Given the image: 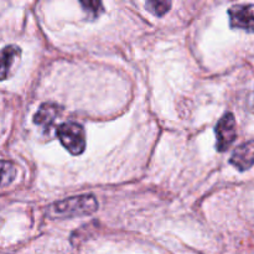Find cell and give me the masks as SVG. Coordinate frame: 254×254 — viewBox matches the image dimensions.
Returning a JSON list of instances; mask_svg holds the SVG:
<instances>
[{"label":"cell","instance_id":"cell-6","mask_svg":"<svg viewBox=\"0 0 254 254\" xmlns=\"http://www.w3.org/2000/svg\"><path fill=\"white\" fill-rule=\"evenodd\" d=\"M61 113V107L56 103H52V102H47L44 103L39 108L37 113L35 114L34 122L37 126L42 127L45 129L51 128L52 124L55 123L57 117Z\"/></svg>","mask_w":254,"mask_h":254},{"label":"cell","instance_id":"cell-10","mask_svg":"<svg viewBox=\"0 0 254 254\" xmlns=\"http://www.w3.org/2000/svg\"><path fill=\"white\" fill-rule=\"evenodd\" d=\"M81 5L83 6V9L86 10L87 12L91 14V16L97 17L99 16L101 12H103V5H102L101 1H81Z\"/></svg>","mask_w":254,"mask_h":254},{"label":"cell","instance_id":"cell-5","mask_svg":"<svg viewBox=\"0 0 254 254\" xmlns=\"http://www.w3.org/2000/svg\"><path fill=\"white\" fill-rule=\"evenodd\" d=\"M230 163L240 171L248 170L253 166V140H248L247 143L238 146L232 154Z\"/></svg>","mask_w":254,"mask_h":254},{"label":"cell","instance_id":"cell-2","mask_svg":"<svg viewBox=\"0 0 254 254\" xmlns=\"http://www.w3.org/2000/svg\"><path fill=\"white\" fill-rule=\"evenodd\" d=\"M56 134L62 145L72 155H79L86 149V134L81 124L74 123V122L62 123L57 128Z\"/></svg>","mask_w":254,"mask_h":254},{"label":"cell","instance_id":"cell-4","mask_svg":"<svg viewBox=\"0 0 254 254\" xmlns=\"http://www.w3.org/2000/svg\"><path fill=\"white\" fill-rule=\"evenodd\" d=\"M230 25L233 29L253 31V5H235L228 10Z\"/></svg>","mask_w":254,"mask_h":254},{"label":"cell","instance_id":"cell-7","mask_svg":"<svg viewBox=\"0 0 254 254\" xmlns=\"http://www.w3.org/2000/svg\"><path fill=\"white\" fill-rule=\"evenodd\" d=\"M20 55H21V49L15 45H9L0 50V81L9 77L12 64L20 59Z\"/></svg>","mask_w":254,"mask_h":254},{"label":"cell","instance_id":"cell-8","mask_svg":"<svg viewBox=\"0 0 254 254\" xmlns=\"http://www.w3.org/2000/svg\"><path fill=\"white\" fill-rule=\"evenodd\" d=\"M16 176V168L12 163L0 160V188L7 186Z\"/></svg>","mask_w":254,"mask_h":254},{"label":"cell","instance_id":"cell-1","mask_svg":"<svg viewBox=\"0 0 254 254\" xmlns=\"http://www.w3.org/2000/svg\"><path fill=\"white\" fill-rule=\"evenodd\" d=\"M98 210V201L93 195H82L55 202L50 207L49 215L57 218H71L89 216Z\"/></svg>","mask_w":254,"mask_h":254},{"label":"cell","instance_id":"cell-9","mask_svg":"<svg viewBox=\"0 0 254 254\" xmlns=\"http://www.w3.org/2000/svg\"><path fill=\"white\" fill-rule=\"evenodd\" d=\"M146 9L156 16H163L169 11L171 6L170 1H148L145 4Z\"/></svg>","mask_w":254,"mask_h":254},{"label":"cell","instance_id":"cell-3","mask_svg":"<svg viewBox=\"0 0 254 254\" xmlns=\"http://www.w3.org/2000/svg\"><path fill=\"white\" fill-rule=\"evenodd\" d=\"M216 133V149L220 153L227 151L235 140L237 139V127L236 119L232 113H226L221 117L215 128Z\"/></svg>","mask_w":254,"mask_h":254}]
</instances>
